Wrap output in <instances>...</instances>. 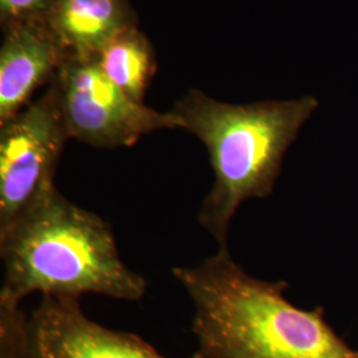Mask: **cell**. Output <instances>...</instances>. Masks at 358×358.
Masks as SVG:
<instances>
[{
  "label": "cell",
  "instance_id": "6da1fadb",
  "mask_svg": "<svg viewBox=\"0 0 358 358\" xmlns=\"http://www.w3.org/2000/svg\"><path fill=\"white\" fill-rule=\"evenodd\" d=\"M173 273L192 299L202 358H358L324 308L296 307L284 294L287 282L248 275L229 248Z\"/></svg>",
  "mask_w": 358,
  "mask_h": 358
},
{
  "label": "cell",
  "instance_id": "7a4b0ae2",
  "mask_svg": "<svg viewBox=\"0 0 358 358\" xmlns=\"http://www.w3.org/2000/svg\"><path fill=\"white\" fill-rule=\"evenodd\" d=\"M0 256L4 271L0 303L20 306L36 292L137 301L148 289L145 278L121 260L110 226L68 201L56 186L0 232Z\"/></svg>",
  "mask_w": 358,
  "mask_h": 358
},
{
  "label": "cell",
  "instance_id": "3957f363",
  "mask_svg": "<svg viewBox=\"0 0 358 358\" xmlns=\"http://www.w3.org/2000/svg\"><path fill=\"white\" fill-rule=\"evenodd\" d=\"M317 106L313 96L235 105L196 90L174 105L171 112L182 129L205 145L214 170V185L199 208L198 223L219 248H229L238 208L273 192L285 154Z\"/></svg>",
  "mask_w": 358,
  "mask_h": 358
},
{
  "label": "cell",
  "instance_id": "277c9868",
  "mask_svg": "<svg viewBox=\"0 0 358 358\" xmlns=\"http://www.w3.org/2000/svg\"><path fill=\"white\" fill-rule=\"evenodd\" d=\"M68 140L62 94L53 77L40 99L0 124V232L55 186Z\"/></svg>",
  "mask_w": 358,
  "mask_h": 358
},
{
  "label": "cell",
  "instance_id": "5b68a950",
  "mask_svg": "<svg viewBox=\"0 0 358 358\" xmlns=\"http://www.w3.org/2000/svg\"><path fill=\"white\" fill-rule=\"evenodd\" d=\"M55 78L71 138L77 141L99 149L129 148L154 131L182 129L171 110H154L118 88L96 56L69 55Z\"/></svg>",
  "mask_w": 358,
  "mask_h": 358
},
{
  "label": "cell",
  "instance_id": "8992f818",
  "mask_svg": "<svg viewBox=\"0 0 358 358\" xmlns=\"http://www.w3.org/2000/svg\"><path fill=\"white\" fill-rule=\"evenodd\" d=\"M27 358H167L133 333L90 320L80 299L43 296L27 317ZM202 358L198 352L190 357Z\"/></svg>",
  "mask_w": 358,
  "mask_h": 358
},
{
  "label": "cell",
  "instance_id": "52a82bcc",
  "mask_svg": "<svg viewBox=\"0 0 358 358\" xmlns=\"http://www.w3.org/2000/svg\"><path fill=\"white\" fill-rule=\"evenodd\" d=\"M69 57L45 16L4 26L0 50V124L23 110Z\"/></svg>",
  "mask_w": 358,
  "mask_h": 358
},
{
  "label": "cell",
  "instance_id": "ba28073f",
  "mask_svg": "<svg viewBox=\"0 0 358 358\" xmlns=\"http://www.w3.org/2000/svg\"><path fill=\"white\" fill-rule=\"evenodd\" d=\"M45 19L69 55L93 57L134 24L127 0H52Z\"/></svg>",
  "mask_w": 358,
  "mask_h": 358
},
{
  "label": "cell",
  "instance_id": "9c48e42d",
  "mask_svg": "<svg viewBox=\"0 0 358 358\" xmlns=\"http://www.w3.org/2000/svg\"><path fill=\"white\" fill-rule=\"evenodd\" d=\"M103 73L133 100L143 103L148 85L155 72L154 51L136 24L112 38L97 56Z\"/></svg>",
  "mask_w": 358,
  "mask_h": 358
},
{
  "label": "cell",
  "instance_id": "30bf717a",
  "mask_svg": "<svg viewBox=\"0 0 358 358\" xmlns=\"http://www.w3.org/2000/svg\"><path fill=\"white\" fill-rule=\"evenodd\" d=\"M27 317L20 306L0 303V358H27Z\"/></svg>",
  "mask_w": 358,
  "mask_h": 358
},
{
  "label": "cell",
  "instance_id": "8fae6325",
  "mask_svg": "<svg viewBox=\"0 0 358 358\" xmlns=\"http://www.w3.org/2000/svg\"><path fill=\"white\" fill-rule=\"evenodd\" d=\"M51 3L52 0H0L1 22L7 26L15 22L45 16Z\"/></svg>",
  "mask_w": 358,
  "mask_h": 358
}]
</instances>
